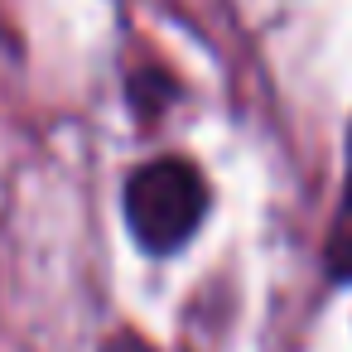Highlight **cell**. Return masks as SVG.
Returning <instances> with one entry per match:
<instances>
[{
	"label": "cell",
	"mask_w": 352,
	"mask_h": 352,
	"mask_svg": "<svg viewBox=\"0 0 352 352\" xmlns=\"http://www.w3.org/2000/svg\"><path fill=\"white\" fill-rule=\"evenodd\" d=\"M179 97H184L179 78L164 73V68H155V63L126 73V107H131V116H135L140 126H160L164 111H169Z\"/></svg>",
	"instance_id": "7a4b0ae2"
},
{
	"label": "cell",
	"mask_w": 352,
	"mask_h": 352,
	"mask_svg": "<svg viewBox=\"0 0 352 352\" xmlns=\"http://www.w3.org/2000/svg\"><path fill=\"white\" fill-rule=\"evenodd\" d=\"M323 270L333 285H352V135H347V174H342V198L323 241Z\"/></svg>",
	"instance_id": "3957f363"
},
{
	"label": "cell",
	"mask_w": 352,
	"mask_h": 352,
	"mask_svg": "<svg viewBox=\"0 0 352 352\" xmlns=\"http://www.w3.org/2000/svg\"><path fill=\"white\" fill-rule=\"evenodd\" d=\"M97 352H160L145 333H135V328H116V333H107L102 338V347Z\"/></svg>",
	"instance_id": "277c9868"
},
{
	"label": "cell",
	"mask_w": 352,
	"mask_h": 352,
	"mask_svg": "<svg viewBox=\"0 0 352 352\" xmlns=\"http://www.w3.org/2000/svg\"><path fill=\"white\" fill-rule=\"evenodd\" d=\"M208 174L184 155H155L121 184V222L145 256H179L208 222Z\"/></svg>",
	"instance_id": "6da1fadb"
}]
</instances>
